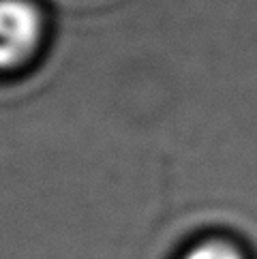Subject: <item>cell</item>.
Segmentation results:
<instances>
[{"label": "cell", "instance_id": "cell-1", "mask_svg": "<svg viewBox=\"0 0 257 259\" xmlns=\"http://www.w3.org/2000/svg\"><path fill=\"white\" fill-rule=\"evenodd\" d=\"M43 20L28 0H0V71L15 69L36 52Z\"/></svg>", "mask_w": 257, "mask_h": 259}, {"label": "cell", "instance_id": "cell-2", "mask_svg": "<svg viewBox=\"0 0 257 259\" xmlns=\"http://www.w3.org/2000/svg\"><path fill=\"white\" fill-rule=\"evenodd\" d=\"M185 259H244L240 251L223 240H208L197 246H193L185 255Z\"/></svg>", "mask_w": 257, "mask_h": 259}]
</instances>
